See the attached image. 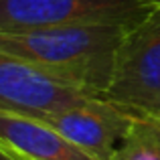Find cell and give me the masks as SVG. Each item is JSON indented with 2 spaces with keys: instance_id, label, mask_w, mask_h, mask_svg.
<instances>
[{
  "instance_id": "6da1fadb",
  "label": "cell",
  "mask_w": 160,
  "mask_h": 160,
  "mask_svg": "<svg viewBox=\"0 0 160 160\" xmlns=\"http://www.w3.org/2000/svg\"><path fill=\"white\" fill-rule=\"evenodd\" d=\"M124 32L126 28L113 24L0 31V51L22 59L57 81L103 98Z\"/></svg>"
},
{
  "instance_id": "277c9868",
  "label": "cell",
  "mask_w": 160,
  "mask_h": 160,
  "mask_svg": "<svg viewBox=\"0 0 160 160\" xmlns=\"http://www.w3.org/2000/svg\"><path fill=\"white\" fill-rule=\"evenodd\" d=\"M132 113L103 98H85L39 116L45 124L98 160H112L134 122Z\"/></svg>"
},
{
  "instance_id": "5b68a950",
  "label": "cell",
  "mask_w": 160,
  "mask_h": 160,
  "mask_svg": "<svg viewBox=\"0 0 160 160\" xmlns=\"http://www.w3.org/2000/svg\"><path fill=\"white\" fill-rule=\"evenodd\" d=\"M95 98L57 81L22 59L0 51V109L39 118L45 112Z\"/></svg>"
},
{
  "instance_id": "3957f363",
  "label": "cell",
  "mask_w": 160,
  "mask_h": 160,
  "mask_svg": "<svg viewBox=\"0 0 160 160\" xmlns=\"http://www.w3.org/2000/svg\"><path fill=\"white\" fill-rule=\"evenodd\" d=\"M154 4L150 0H0V31L113 24L130 31Z\"/></svg>"
},
{
  "instance_id": "30bf717a",
  "label": "cell",
  "mask_w": 160,
  "mask_h": 160,
  "mask_svg": "<svg viewBox=\"0 0 160 160\" xmlns=\"http://www.w3.org/2000/svg\"><path fill=\"white\" fill-rule=\"evenodd\" d=\"M154 118H160V109H158V113H156V116H154Z\"/></svg>"
},
{
  "instance_id": "52a82bcc",
  "label": "cell",
  "mask_w": 160,
  "mask_h": 160,
  "mask_svg": "<svg viewBox=\"0 0 160 160\" xmlns=\"http://www.w3.org/2000/svg\"><path fill=\"white\" fill-rule=\"evenodd\" d=\"M112 160H160V118H134Z\"/></svg>"
},
{
  "instance_id": "8992f818",
  "label": "cell",
  "mask_w": 160,
  "mask_h": 160,
  "mask_svg": "<svg viewBox=\"0 0 160 160\" xmlns=\"http://www.w3.org/2000/svg\"><path fill=\"white\" fill-rule=\"evenodd\" d=\"M0 146L16 160H98L43 120L0 109Z\"/></svg>"
},
{
  "instance_id": "9c48e42d",
  "label": "cell",
  "mask_w": 160,
  "mask_h": 160,
  "mask_svg": "<svg viewBox=\"0 0 160 160\" xmlns=\"http://www.w3.org/2000/svg\"><path fill=\"white\" fill-rule=\"evenodd\" d=\"M150 2H152V4H160V0H150Z\"/></svg>"
},
{
  "instance_id": "7a4b0ae2",
  "label": "cell",
  "mask_w": 160,
  "mask_h": 160,
  "mask_svg": "<svg viewBox=\"0 0 160 160\" xmlns=\"http://www.w3.org/2000/svg\"><path fill=\"white\" fill-rule=\"evenodd\" d=\"M103 99L136 118L160 109V4L124 32Z\"/></svg>"
},
{
  "instance_id": "ba28073f",
  "label": "cell",
  "mask_w": 160,
  "mask_h": 160,
  "mask_svg": "<svg viewBox=\"0 0 160 160\" xmlns=\"http://www.w3.org/2000/svg\"><path fill=\"white\" fill-rule=\"evenodd\" d=\"M0 160H16V158L12 156V154L8 152V150H4L2 146H0Z\"/></svg>"
}]
</instances>
